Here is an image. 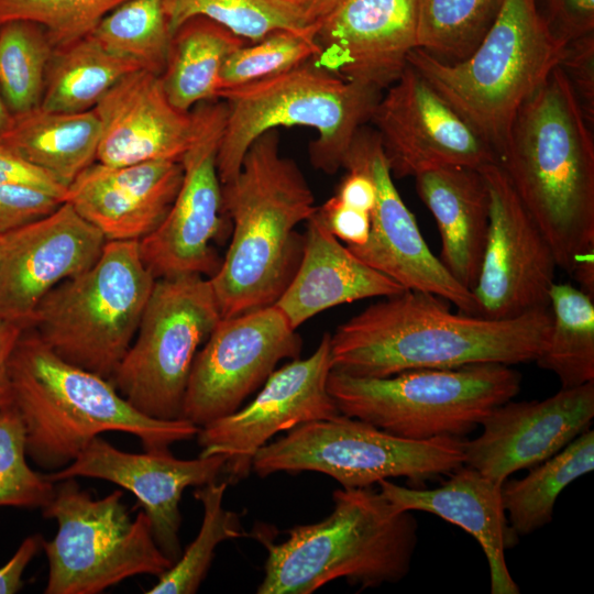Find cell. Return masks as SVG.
Wrapping results in <instances>:
<instances>
[{
  "label": "cell",
  "instance_id": "obj_1",
  "mask_svg": "<svg viewBox=\"0 0 594 594\" xmlns=\"http://www.w3.org/2000/svg\"><path fill=\"white\" fill-rule=\"evenodd\" d=\"M444 299L405 289L384 297L330 334L332 370L386 377L416 369L535 361L551 329L550 307L491 319L454 314Z\"/></svg>",
  "mask_w": 594,
  "mask_h": 594
},
{
  "label": "cell",
  "instance_id": "obj_2",
  "mask_svg": "<svg viewBox=\"0 0 594 594\" xmlns=\"http://www.w3.org/2000/svg\"><path fill=\"white\" fill-rule=\"evenodd\" d=\"M558 66L517 111L497 163L571 274L594 254V141Z\"/></svg>",
  "mask_w": 594,
  "mask_h": 594
},
{
  "label": "cell",
  "instance_id": "obj_3",
  "mask_svg": "<svg viewBox=\"0 0 594 594\" xmlns=\"http://www.w3.org/2000/svg\"><path fill=\"white\" fill-rule=\"evenodd\" d=\"M231 241L209 277L222 318L274 305L300 261L296 227L317 210L299 166L280 154L278 130L248 148L238 175L222 185Z\"/></svg>",
  "mask_w": 594,
  "mask_h": 594
},
{
  "label": "cell",
  "instance_id": "obj_4",
  "mask_svg": "<svg viewBox=\"0 0 594 594\" xmlns=\"http://www.w3.org/2000/svg\"><path fill=\"white\" fill-rule=\"evenodd\" d=\"M10 375L28 458L43 469L68 465L92 439L108 431L139 438L144 450H169L199 430L183 418L143 415L111 380L63 360L31 329L23 330L15 345Z\"/></svg>",
  "mask_w": 594,
  "mask_h": 594
},
{
  "label": "cell",
  "instance_id": "obj_5",
  "mask_svg": "<svg viewBox=\"0 0 594 594\" xmlns=\"http://www.w3.org/2000/svg\"><path fill=\"white\" fill-rule=\"evenodd\" d=\"M322 520L297 525L275 543L270 529L253 536L267 550L258 594H311L345 579L361 591L400 582L409 572L418 525L371 487L339 488Z\"/></svg>",
  "mask_w": 594,
  "mask_h": 594
},
{
  "label": "cell",
  "instance_id": "obj_6",
  "mask_svg": "<svg viewBox=\"0 0 594 594\" xmlns=\"http://www.w3.org/2000/svg\"><path fill=\"white\" fill-rule=\"evenodd\" d=\"M566 42L558 36L537 0H504L475 50L444 62L417 47L408 65L477 131L497 155L522 103L560 65Z\"/></svg>",
  "mask_w": 594,
  "mask_h": 594
},
{
  "label": "cell",
  "instance_id": "obj_7",
  "mask_svg": "<svg viewBox=\"0 0 594 594\" xmlns=\"http://www.w3.org/2000/svg\"><path fill=\"white\" fill-rule=\"evenodd\" d=\"M382 92L332 74L315 59L285 73L223 89L227 106L217 154L221 184L239 173L250 145L277 128L304 127L317 131L310 144L314 167L334 174L356 132L371 120Z\"/></svg>",
  "mask_w": 594,
  "mask_h": 594
},
{
  "label": "cell",
  "instance_id": "obj_8",
  "mask_svg": "<svg viewBox=\"0 0 594 594\" xmlns=\"http://www.w3.org/2000/svg\"><path fill=\"white\" fill-rule=\"evenodd\" d=\"M510 365L471 364L416 369L386 377H359L331 370L328 391L340 414L392 435L430 440L462 438L520 391Z\"/></svg>",
  "mask_w": 594,
  "mask_h": 594
},
{
  "label": "cell",
  "instance_id": "obj_9",
  "mask_svg": "<svg viewBox=\"0 0 594 594\" xmlns=\"http://www.w3.org/2000/svg\"><path fill=\"white\" fill-rule=\"evenodd\" d=\"M155 280L139 241H107L89 268L43 297L28 329L63 360L111 380Z\"/></svg>",
  "mask_w": 594,
  "mask_h": 594
},
{
  "label": "cell",
  "instance_id": "obj_10",
  "mask_svg": "<svg viewBox=\"0 0 594 594\" xmlns=\"http://www.w3.org/2000/svg\"><path fill=\"white\" fill-rule=\"evenodd\" d=\"M56 483L42 508L57 522L54 538L42 541L48 562L45 594H97L131 576L158 578L173 565L146 514L132 519L121 491L94 498L75 477Z\"/></svg>",
  "mask_w": 594,
  "mask_h": 594
},
{
  "label": "cell",
  "instance_id": "obj_11",
  "mask_svg": "<svg viewBox=\"0 0 594 594\" xmlns=\"http://www.w3.org/2000/svg\"><path fill=\"white\" fill-rule=\"evenodd\" d=\"M464 440H411L340 414L301 424L266 443L254 455L260 477L277 472L326 474L343 488H364L381 480L406 477L419 487L464 464Z\"/></svg>",
  "mask_w": 594,
  "mask_h": 594
},
{
  "label": "cell",
  "instance_id": "obj_12",
  "mask_svg": "<svg viewBox=\"0 0 594 594\" xmlns=\"http://www.w3.org/2000/svg\"><path fill=\"white\" fill-rule=\"evenodd\" d=\"M221 319L208 277L157 278L111 382L143 415L180 419L195 356Z\"/></svg>",
  "mask_w": 594,
  "mask_h": 594
},
{
  "label": "cell",
  "instance_id": "obj_13",
  "mask_svg": "<svg viewBox=\"0 0 594 594\" xmlns=\"http://www.w3.org/2000/svg\"><path fill=\"white\" fill-rule=\"evenodd\" d=\"M196 130L183 155V182L162 223L139 241L143 263L157 278L183 275L211 277L220 267L213 243L231 229L223 210L217 154L227 117L218 99L193 108Z\"/></svg>",
  "mask_w": 594,
  "mask_h": 594
},
{
  "label": "cell",
  "instance_id": "obj_14",
  "mask_svg": "<svg viewBox=\"0 0 594 594\" xmlns=\"http://www.w3.org/2000/svg\"><path fill=\"white\" fill-rule=\"evenodd\" d=\"M296 331L275 305L222 318L195 356L182 418L202 427L238 410L279 361L299 358Z\"/></svg>",
  "mask_w": 594,
  "mask_h": 594
},
{
  "label": "cell",
  "instance_id": "obj_15",
  "mask_svg": "<svg viewBox=\"0 0 594 594\" xmlns=\"http://www.w3.org/2000/svg\"><path fill=\"white\" fill-rule=\"evenodd\" d=\"M331 370L330 333H324L311 355L274 370L245 407L199 427V455H224L228 484L246 479L255 453L276 433L340 415L327 386Z\"/></svg>",
  "mask_w": 594,
  "mask_h": 594
},
{
  "label": "cell",
  "instance_id": "obj_16",
  "mask_svg": "<svg viewBox=\"0 0 594 594\" xmlns=\"http://www.w3.org/2000/svg\"><path fill=\"white\" fill-rule=\"evenodd\" d=\"M490 194V223L472 288L477 315L505 319L549 307L558 267L553 250L497 162L480 168Z\"/></svg>",
  "mask_w": 594,
  "mask_h": 594
},
{
  "label": "cell",
  "instance_id": "obj_17",
  "mask_svg": "<svg viewBox=\"0 0 594 594\" xmlns=\"http://www.w3.org/2000/svg\"><path fill=\"white\" fill-rule=\"evenodd\" d=\"M385 90L370 122L393 177L451 166L480 169L497 162L491 145L410 65Z\"/></svg>",
  "mask_w": 594,
  "mask_h": 594
},
{
  "label": "cell",
  "instance_id": "obj_18",
  "mask_svg": "<svg viewBox=\"0 0 594 594\" xmlns=\"http://www.w3.org/2000/svg\"><path fill=\"white\" fill-rule=\"evenodd\" d=\"M342 167L365 172L376 189L367 241L349 250L366 265L403 288L433 294L461 312L477 315L476 301L428 248L415 216L403 201L378 134L363 125L355 134Z\"/></svg>",
  "mask_w": 594,
  "mask_h": 594
},
{
  "label": "cell",
  "instance_id": "obj_19",
  "mask_svg": "<svg viewBox=\"0 0 594 594\" xmlns=\"http://www.w3.org/2000/svg\"><path fill=\"white\" fill-rule=\"evenodd\" d=\"M107 240L70 204L0 235V320L28 329L59 283L89 268Z\"/></svg>",
  "mask_w": 594,
  "mask_h": 594
},
{
  "label": "cell",
  "instance_id": "obj_20",
  "mask_svg": "<svg viewBox=\"0 0 594 594\" xmlns=\"http://www.w3.org/2000/svg\"><path fill=\"white\" fill-rule=\"evenodd\" d=\"M226 461L222 454L184 460L169 450L131 453L96 437L72 463L45 476L53 483L72 477L99 479L132 493L151 521L155 542L175 563L182 554L178 534L183 493L189 486L217 481Z\"/></svg>",
  "mask_w": 594,
  "mask_h": 594
},
{
  "label": "cell",
  "instance_id": "obj_21",
  "mask_svg": "<svg viewBox=\"0 0 594 594\" xmlns=\"http://www.w3.org/2000/svg\"><path fill=\"white\" fill-rule=\"evenodd\" d=\"M594 418V381L532 402L508 400L482 421V432L464 440V464L498 484L517 471L553 457Z\"/></svg>",
  "mask_w": 594,
  "mask_h": 594
},
{
  "label": "cell",
  "instance_id": "obj_22",
  "mask_svg": "<svg viewBox=\"0 0 594 594\" xmlns=\"http://www.w3.org/2000/svg\"><path fill=\"white\" fill-rule=\"evenodd\" d=\"M417 32L418 0H345L317 30L315 62L382 92L408 66Z\"/></svg>",
  "mask_w": 594,
  "mask_h": 594
},
{
  "label": "cell",
  "instance_id": "obj_23",
  "mask_svg": "<svg viewBox=\"0 0 594 594\" xmlns=\"http://www.w3.org/2000/svg\"><path fill=\"white\" fill-rule=\"evenodd\" d=\"M94 109L100 124L96 162L105 165L180 162L194 139V110L174 107L160 75L145 69L121 78Z\"/></svg>",
  "mask_w": 594,
  "mask_h": 594
},
{
  "label": "cell",
  "instance_id": "obj_24",
  "mask_svg": "<svg viewBox=\"0 0 594 594\" xmlns=\"http://www.w3.org/2000/svg\"><path fill=\"white\" fill-rule=\"evenodd\" d=\"M182 182L177 161L123 166L95 162L68 186L65 201L107 241H140L165 219Z\"/></svg>",
  "mask_w": 594,
  "mask_h": 594
},
{
  "label": "cell",
  "instance_id": "obj_25",
  "mask_svg": "<svg viewBox=\"0 0 594 594\" xmlns=\"http://www.w3.org/2000/svg\"><path fill=\"white\" fill-rule=\"evenodd\" d=\"M436 488L406 487L381 480V493L399 510L433 514L471 535L488 563L492 594H519L505 559V550L518 539L512 532L501 486L463 464Z\"/></svg>",
  "mask_w": 594,
  "mask_h": 594
},
{
  "label": "cell",
  "instance_id": "obj_26",
  "mask_svg": "<svg viewBox=\"0 0 594 594\" xmlns=\"http://www.w3.org/2000/svg\"><path fill=\"white\" fill-rule=\"evenodd\" d=\"M306 223L297 270L274 304L295 329L327 309L405 290L341 244L317 210Z\"/></svg>",
  "mask_w": 594,
  "mask_h": 594
},
{
  "label": "cell",
  "instance_id": "obj_27",
  "mask_svg": "<svg viewBox=\"0 0 594 594\" xmlns=\"http://www.w3.org/2000/svg\"><path fill=\"white\" fill-rule=\"evenodd\" d=\"M441 238L440 262L463 287H474L486 244L490 194L481 169L441 167L415 177Z\"/></svg>",
  "mask_w": 594,
  "mask_h": 594
},
{
  "label": "cell",
  "instance_id": "obj_28",
  "mask_svg": "<svg viewBox=\"0 0 594 594\" xmlns=\"http://www.w3.org/2000/svg\"><path fill=\"white\" fill-rule=\"evenodd\" d=\"M100 124L95 111L61 112L41 106L14 113L0 145L48 172L67 187L96 162Z\"/></svg>",
  "mask_w": 594,
  "mask_h": 594
},
{
  "label": "cell",
  "instance_id": "obj_29",
  "mask_svg": "<svg viewBox=\"0 0 594 594\" xmlns=\"http://www.w3.org/2000/svg\"><path fill=\"white\" fill-rule=\"evenodd\" d=\"M249 42L205 16H194L172 34L161 74L170 103L182 111L218 100L220 72L227 57Z\"/></svg>",
  "mask_w": 594,
  "mask_h": 594
},
{
  "label": "cell",
  "instance_id": "obj_30",
  "mask_svg": "<svg viewBox=\"0 0 594 594\" xmlns=\"http://www.w3.org/2000/svg\"><path fill=\"white\" fill-rule=\"evenodd\" d=\"M594 469V431L585 430L564 449L501 486L512 532L518 539L548 525L561 492Z\"/></svg>",
  "mask_w": 594,
  "mask_h": 594
},
{
  "label": "cell",
  "instance_id": "obj_31",
  "mask_svg": "<svg viewBox=\"0 0 594 594\" xmlns=\"http://www.w3.org/2000/svg\"><path fill=\"white\" fill-rule=\"evenodd\" d=\"M139 69L138 63L110 54L87 35L54 50L40 106L61 112L92 110L113 85Z\"/></svg>",
  "mask_w": 594,
  "mask_h": 594
},
{
  "label": "cell",
  "instance_id": "obj_32",
  "mask_svg": "<svg viewBox=\"0 0 594 594\" xmlns=\"http://www.w3.org/2000/svg\"><path fill=\"white\" fill-rule=\"evenodd\" d=\"M549 307V338L535 362L554 373L561 388L594 381V298L579 287L554 283Z\"/></svg>",
  "mask_w": 594,
  "mask_h": 594
},
{
  "label": "cell",
  "instance_id": "obj_33",
  "mask_svg": "<svg viewBox=\"0 0 594 594\" xmlns=\"http://www.w3.org/2000/svg\"><path fill=\"white\" fill-rule=\"evenodd\" d=\"M89 36L110 54L161 76L172 31L163 0H125L106 14Z\"/></svg>",
  "mask_w": 594,
  "mask_h": 594
},
{
  "label": "cell",
  "instance_id": "obj_34",
  "mask_svg": "<svg viewBox=\"0 0 594 594\" xmlns=\"http://www.w3.org/2000/svg\"><path fill=\"white\" fill-rule=\"evenodd\" d=\"M504 0H418V47L444 62L466 58Z\"/></svg>",
  "mask_w": 594,
  "mask_h": 594
},
{
  "label": "cell",
  "instance_id": "obj_35",
  "mask_svg": "<svg viewBox=\"0 0 594 594\" xmlns=\"http://www.w3.org/2000/svg\"><path fill=\"white\" fill-rule=\"evenodd\" d=\"M229 484L210 482L195 491L202 504L204 517L195 540L182 552L179 559L158 576L146 594H194L205 580L215 550L224 540L243 537L240 515L223 507L222 501Z\"/></svg>",
  "mask_w": 594,
  "mask_h": 594
},
{
  "label": "cell",
  "instance_id": "obj_36",
  "mask_svg": "<svg viewBox=\"0 0 594 594\" xmlns=\"http://www.w3.org/2000/svg\"><path fill=\"white\" fill-rule=\"evenodd\" d=\"M54 50L35 23L15 21L0 28V91L12 114L41 105Z\"/></svg>",
  "mask_w": 594,
  "mask_h": 594
},
{
  "label": "cell",
  "instance_id": "obj_37",
  "mask_svg": "<svg viewBox=\"0 0 594 594\" xmlns=\"http://www.w3.org/2000/svg\"><path fill=\"white\" fill-rule=\"evenodd\" d=\"M163 3L172 34L194 16L210 19L249 43L276 30H312L279 0H163Z\"/></svg>",
  "mask_w": 594,
  "mask_h": 594
},
{
  "label": "cell",
  "instance_id": "obj_38",
  "mask_svg": "<svg viewBox=\"0 0 594 594\" xmlns=\"http://www.w3.org/2000/svg\"><path fill=\"white\" fill-rule=\"evenodd\" d=\"M320 47L312 30H276L232 52L220 72L219 92L290 70L316 59ZM218 92V94H219Z\"/></svg>",
  "mask_w": 594,
  "mask_h": 594
},
{
  "label": "cell",
  "instance_id": "obj_39",
  "mask_svg": "<svg viewBox=\"0 0 594 594\" xmlns=\"http://www.w3.org/2000/svg\"><path fill=\"white\" fill-rule=\"evenodd\" d=\"M125 0H0V28L24 21L44 29L54 48L89 35L98 22Z\"/></svg>",
  "mask_w": 594,
  "mask_h": 594
},
{
  "label": "cell",
  "instance_id": "obj_40",
  "mask_svg": "<svg viewBox=\"0 0 594 594\" xmlns=\"http://www.w3.org/2000/svg\"><path fill=\"white\" fill-rule=\"evenodd\" d=\"M25 430L13 403L0 409V507L43 508L55 483L28 463Z\"/></svg>",
  "mask_w": 594,
  "mask_h": 594
},
{
  "label": "cell",
  "instance_id": "obj_41",
  "mask_svg": "<svg viewBox=\"0 0 594 594\" xmlns=\"http://www.w3.org/2000/svg\"><path fill=\"white\" fill-rule=\"evenodd\" d=\"M559 67L563 70L578 103L594 123V32L566 42Z\"/></svg>",
  "mask_w": 594,
  "mask_h": 594
},
{
  "label": "cell",
  "instance_id": "obj_42",
  "mask_svg": "<svg viewBox=\"0 0 594 594\" xmlns=\"http://www.w3.org/2000/svg\"><path fill=\"white\" fill-rule=\"evenodd\" d=\"M62 202L43 191L0 184V235L52 213Z\"/></svg>",
  "mask_w": 594,
  "mask_h": 594
},
{
  "label": "cell",
  "instance_id": "obj_43",
  "mask_svg": "<svg viewBox=\"0 0 594 594\" xmlns=\"http://www.w3.org/2000/svg\"><path fill=\"white\" fill-rule=\"evenodd\" d=\"M0 184L35 189L65 201L68 187L22 156L0 145Z\"/></svg>",
  "mask_w": 594,
  "mask_h": 594
},
{
  "label": "cell",
  "instance_id": "obj_44",
  "mask_svg": "<svg viewBox=\"0 0 594 594\" xmlns=\"http://www.w3.org/2000/svg\"><path fill=\"white\" fill-rule=\"evenodd\" d=\"M317 213L328 230L348 246L363 245L371 230V213L342 202L336 195L320 207Z\"/></svg>",
  "mask_w": 594,
  "mask_h": 594
},
{
  "label": "cell",
  "instance_id": "obj_45",
  "mask_svg": "<svg viewBox=\"0 0 594 594\" xmlns=\"http://www.w3.org/2000/svg\"><path fill=\"white\" fill-rule=\"evenodd\" d=\"M546 11L551 29L565 42L594 32V0H546Z\"/></svg>",
  "mask_w": 594,
  "mask_h": 594
},
{
  "label": "cell",
  "instance_id": "obj_46",
  "mask_svg": "<svg viewBox=\"0 0 594 594\" xmlns=\"http://www.w3.org/2000/svg\"><path fill=\"white\" fill-rule=\"evenodd\" d=\"M41 535L28 536L19 546L11 559L0 568V594H14L23 586V573L42 549Z\"/></svg>",
  "mask_w": 594,
  "mask_h": 594
},
{
  "label": "cell",
  "instance_id": "obj_47",
  "mask_svg": "<svg viewBox=\"0 0 594 594\" xmlns=\"http://www.w3.org/2000/svg\"><path fill=\"white\" fill-rule=\"evenodd\" d=\"M336 196L345 205L372 212L376 202V189L372 178L363 170L350 168Z\"/></svg>",
  "mask_w": 594,
  "mask_h": 594
},
{
  "label": "cell",
  "instance_id": "obj_48",
  "mask_svg": "<svg viewBox=\"0 0 594 594\" xmlns=\"http://www.w3.org/2000/svg\"><path fill=\"white\" fill-rule=\"evenodd\" d=\"M24 328L0 320V409L13 403L10 362Z\"/></svg>",
  "mask_w": 594,
  "mask_h": 594
},
{
  "label": "cell",
  "instance_id": "obj_49",
  "mask_svg": "<svg viewBox=\"0 0 594 594\" xmlns=\"http://www.w3.org/2000/svg\"><path fill=\"white\" fill-rule=\"evenodd\" d=\"M293 10L301 21L310 29L319 26L345 1V0H279Z\"/></svg>",
  "mask_w": 594,
  "mask_h": 594
},
{
  "label": "cell",
  "instance_id": "obj_50",
  "mask_svg": "<svg viewBox=\"0 0 594 594\" xmlns=\"http://www.w3.org/2000/svg\"><path fill=\"white\" fill-rule=\"evenodd\" d=\"M580 285V289L594 298V254L580 260L571 274Z\"/></svg>",
  "mask_w": 594,
  "mask_h": 594
},
{
  "label": "cell",
  "instance_id": "obj_51",
  "mask_svg": "<svg viewBox=\"0 0 594 594\" xmlns=\"http://www.w3.org/2000/svg\"><path fill=\"white\" fill-rule=\"evenodd\" d=\"M12 113L9 111L0 91V132L8 125Z\"/></svg>",
  "mask_w": 594,
  "mask_h": 594
}]
</instances>
